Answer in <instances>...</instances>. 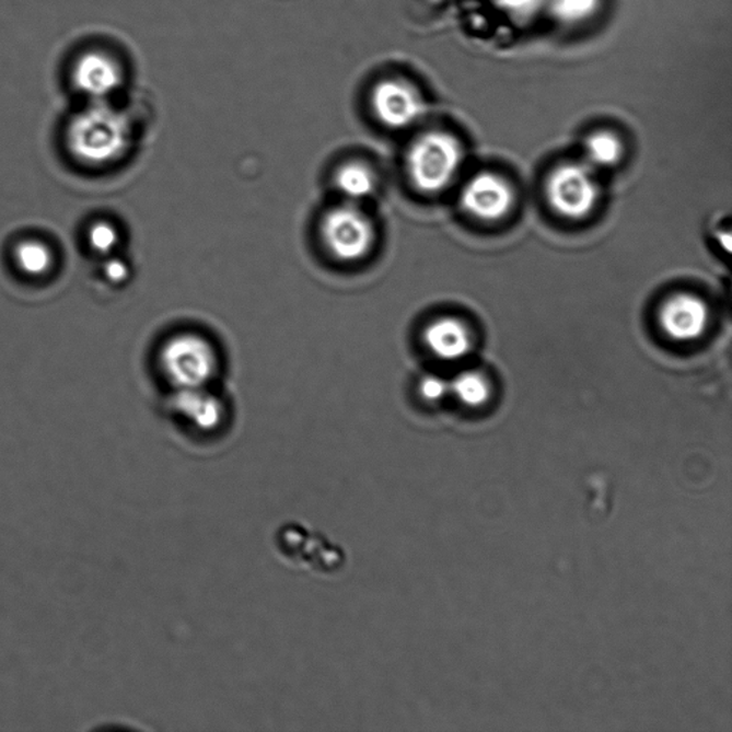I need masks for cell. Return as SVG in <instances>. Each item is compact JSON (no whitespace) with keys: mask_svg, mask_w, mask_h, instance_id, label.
I'll list each match as a JSON object with an SVG mask.
<instances>
[{"mask_svg":"<svg viewBox=\"0 0 732 732\" xmlns=\"http://www.w3.org/2000/svg\"><path fill=\"white\" fill-rule=\"evenodd\" d=\"M130 126L118 109L107 101L93 102L79 114L69 128V144L82 161L105 163L123 155L128 147Z\"/></svg>","mask_w":732,"mask_h":732,"instance_id":"cell-1","label":"cell"},{"mask_svg":"<svg viewBox=\"0 0 732 732\" xmlns=\"http://www.w3.org/2000/svg\"><path fill=\"white\" fill-rule=\"evenodd\" d=\"M463 162V148L454 135L431 130L413 143L407 170L415 188L426 194L445 189Z\"/></svg>","mask_w":732,"mask_h":732,"instance_id":"cell-2","label":"cell"},{"mask_svg":"<svg viewBox=\"0 0 732 732\" xmlns=\"http://www.w3.org/2000/svg\"><path fill=\"white\" fill-rule=\"evenodd\" d=\"M161 363L175 390L205 388L218 370L212 345L197 334H181L167 340L162 348Z\"/></svg>","mask_w":732,"mask_h":732,"instance_id":"cell-3","label":"cell"},{"mask_svg":"<svg viewBox=\"0 0 732 732\" xmlns=\"http://www.w3.org/2000/svg\"><path fill=\"white\" fill-rule=\"evenodd\" d=\"M321 232L330 255L345 264L367 258L376 241L374 222L352 202L330 209L322 219Z\"/></svg>","mask_w":732,"mask_h":732,"instance_id":"cell-4","label":"cell"},{"mask_svg":"<svg viewBox=\"0 0 732 732\" xmlns=\"http://www.w3.org/2000/svg\"><path fill=\"white\" fill-rule=\"evenodd\" d=\"M551 207L562 217L585 218L595 208L600 186L585 163H566L553 172L547 186Z\"/></svg>","mask_w":732,"mask_h":732,"instance_id":"cell-5","label":"cell"},{"mask_svg":"<svg viewBox=\"0 0 732 732\" xmlns=\"http://www.w3.org/2000/svg\"><path fill=\"white\" fill-rule=\"evenodd\" d=\"M371 101L376 119L386 128H408L423 114L421 93L403 79H386L377 83Z\"/></svg>","mask_w":732,"mask_h":732,"instance_id":"cell-6","label":"cell"},{"mask_svg":"<svg viewBox=\"0 0 732 732\" xmlns=\"http://www.w3.org/2000/svg\"><path fill=\"white\" fill-rule=\"evenodd\" d=\"M710 314L706 302L693 293H677L665 301L660 324L671 339L689 342L706 334Z\"/></svg>","mask_w":732,"mask_h":732,"instance_id":"cell-7","label":"cell"},{"mask_svg":"<svg viewBox=\"0 0 732 732\" xmlns=\"http://www.w3.org/2000/svg\"><path fill=\"white\" fill-rule=\"evenodd\" d=\"M512 200L514 195L507 181L489 172L475 175L466 182L461 194L465 211L483 221H496L502 218L510 211Z\"/></svg>","mask_w":732,"mask_h":732,"instance_id":"cell-8","label":"cell"},{"mask_svg":"<svg viewBox=\"0 0 732 732\" xmlns=\"http://www.w3.org/2000/svg\"><path fill=\"white\" fill-rule=\"evenodd\" d=\"M73 81L78 91L92 102H104L123 85L124 73L109 55L90 53L81 56L74 65Z\"/></svg>","mask_w":732,"mask_h":732,"instance_id":"cell-9","label":"cell"},{"mask_svg":"<svg viewBox=\"0 0 732 732\" xmlns=\"http://www.w3.org/2000/svg\"><path fill=\"white\" fill-rule=\"evenodd\" d=\"M170 407L172 413L202 433L217 431L225 418L222 400L205 388L176 390L171 396Z\"/></svg>","mask_w":732,"mask_h":732,"instance_id":"cell-10","label":"cell"},{"mask_svg":"<svg viewBox=\"0 0 732 732\" xmlns=\"http://www.w3.org/2000/svg\"><path fill=\"white\" fill-rule=\"evenodd\" d=\"M426 344L442 361H460L470 351V337L463 322L455 318L433 321L426 329Z\"/></svg>","mask_w":732,"mask_h":732,"instance_id":"cell-11","label":"cell"},{"mask_svg":"<svg viewBox=\"0 0 732 732\" xmlns=\"http://www.w3.org/2000/svg\"><path fill=\"white\" fill-rule=\"evenodd\" d=\"M334 181L339 193L352 204L372 197L377 184L375 172L363 162L345 163Z\"/></svg>","mask_w":732,"mask_h":732,"instance_id":"cell-12","label":"cell"},{"mask_svg":"<svg viewBox=\"0 0 732 732\" xmlns=\"http://www.w3.org/2000/svg\"><path fill=\"white\" fill-rule=\"evenodd\" d=\"M586 160L592 166L608 167L615 165L623 155V143L607 130L592 133L585 142Z\"/></svg>","mask_w":732,"mask_h":732,"instance_id":"cell-13","label":"cell"},{"mask_svg":"<svg viewBox=\"0 0 732 732\" xmlns=\"http://www.w3.org/2000/svg\"><path fill=\"white\" fill-rule=\"evenodd\" d=\"M450 390L454 391L461 403L468 405V407H479V405L487 403L489 396L488 381L485 380L484 375L473 371L456 375Z\"/></svg>","mask_w":732,"mask_h":732,"instance_id":"cell-14","label":"cell"},{"mask_svg":"<svg viewBox=\"0 0 732 732\" xmlns=\"http://www.w3.org/2000/svg\"><path fill=\"white\" fill-rule=\"evenodd\" d=\"M19 268L27 275H42L53 265V254L48 246L37 241L22 242L15 252Z\"/></svg>","mask_w":732,"mask_h":732,"instance_id":"cell-15","label":"cell"},{"mask_svg":"<svg viewBox=\"0 0 732 732\" xmlns=\"http://www.w3.org/2000/svg\"><path fill=\"white\" fill-rule=\"evenodd\" d=\"M600 4L601 0H554V13L563 23L577 25L594 16Z\"/></svg>","mask_w":732,"mask_h":732,"instance_id":"cell-16","label":"cell"},{"mask_svg":"<svg viewBox=\"0 0 732 732\" xmlns=\"http://www.w3.org/2000/svg\"><path fill=\"white\" fill-rule=\"evenodd\" d=\"M119 235L114 225L107 222H97L91 228V248L97 254H109L118 245Z\"/></svg>","mask_w":732,"mask_h":732,"instance_id":"cell-17","label":"cell"},{"mask_svg":"<svg viewBox=\"0 0 732 732\" xmlns=\"http://www.w3.org/2000/svg\"><path fill=\"white\" fill-rule=\"evenodd\" d=\"M448 390H450V385L446 384V381L437 375H428L419 384V394L429 403H435V400L444 398Z\"/></svg>","mask_w":732,"mask_h":732,"instance_id":"cell-18","label":"cell"},{"mask_svg":"<svg viewBox=\"0 0 732 732\" xmlns=\"http://www.w3.org/2000/svg\"><path fill=\"white\" fill-rule=\"evenodd\" d=\"M104 274L107 281L120 283L128 279L129 268L123 259L112 258L105 264Z\"/></svg>","mask_w":732,"mask_h":732,"instance_id":"cell-19","label":"cell"}]
</instances>
